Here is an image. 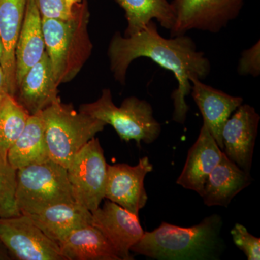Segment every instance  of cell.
<instances>
[{
    "label": "cell",
    "instance_id": "21",
    "mask_svg": "<svg viewBox=\"0 0 260 260\" xmlns=\"http://www.w3.org/2000/svg\"><path fill=\"white\" fill-rule=\"evenodd\" d=\"M59 246L65 260H121L102 233L91 224L72 232Z\"/></svg>",
    "mask_w": 260,
    "mask_h": 260
},
{
    "label": "cell",
    "instance_id": "19",
    "mask_svg": "<svg viewBox=\"0 0 260 260\" xmlns=\"http://www.w3.org/2000/svg\"><path fill=\"white\" fill-rule=\"evenodd\" d=\"M45 52L42 18L34 0L27 1L23 25L15 48L16 85Z\"/></svg>",
    "mask_w": 260,
    "mask_h": 260
},
{
    "label": "cell",
    "instance_id": "18",
    "mask_svg": "<svg viewBox=\"0 0 260 260\" xmlns=\"http://www.w3.org/2000/svg\"><path fill=\"white\" fill-rule=\"evenodd\" d=\"M28 215L58 245L75 230L91 224L92 220V212L76 202L59 203Z\"/></svg>",
    "mask_w": 260,
    "mask_h": 260
},
{
    "label": "cell",
    "instance_id": "31",
    "mask_svg": "<svg viewBox=\"0 0 260 260\" xmlns=\"http://www.w3.org/2000/svg\"><path fill=\"white\" fill-rule=\"evenodd\" d=\"M2 55H3V47H2V42L0 40V61H1Z\"/></svg>",
    "mask_w": 260,
    "mask_h": 260
},
{
    "label": "cell",
    "instance_id": "13",
    "mask_svg": "<svg viewBox=\"0 0 260 260\" xmlns=\"http://www.w3.org/2000/svg\"><path fill=\"white\" fill-rule=\"evenodd\" d=\"M47 53L24 75L17 85L15 98L30 115L61 101Z\"/></svg>",
    "mask_w": 260,
    "mask_h": 260
},
{
    "label": "cell",
    "instance_id": "4",
    "mask_svg": "<svg viewBox=\"0 0 260 260\" xmlns=\"http://www.w3.org/2000/svg\"><path fill=\"white\" fill-rule=\"evenodd\" d=\"M49 158L68 168L84 145L106 124L61 101L42 112Z\"/></svg>",
    "mask_w": 260,
    "mask_h": 260
},
{
    "label": "cell",
    "instance_id": "8",
    "mask_svg": "<svg viewBox=\"0 0 260 260\" xmlns=\"http://www.w3.org/2000/svg\"><path fill=\"white\" fill-rule=\"evenodd\" d=\"M246 0H173L174 26L171 37L191 30L220 32L240 14Z\"/></svg>",
    "mask_w": 260,
    "mask_h": 260
},
{
    "label": "cell",
    "instance_id": "11",
    "mask_svg": "<svg viewBox=\"0 0 260 260\" xmlns=\"http://www.w3.org/2000/svg\"><path fill=\"white\" fill-rule=\"evenodd\" d=\"M104 200L103 206L92 212L91 225L102 233L121 260L133 259L130 249L145 233L139 218L120 205Z\"/></svg>",
    "mask_w": 260,
    "mask_h": 260
},
{
    "label": "cell",
    "instance_id": "14",
    "mask_svg": "<svg viewBox=\"0 0 260 260\" xmlns=\"http://www.w3.org/2000/svg\"><path fill=\"white\" fill-rule=\"evenodd\" d=\"M221 150L205 124L188 151L184 169L177 184L202 196L207 178L223 157Z\"/></svg>",
    "mask_w": 260,
    "mask_h": 260
},
{
    "label": "cell",
    "instance_id": "7",
    "mask_svg": "<svg viewBox=\"0 0 260 260\" xmlns=\"http://www.w3.org/2000/svg\"><path fill=\"white\" fill-rule=\"evenodd\" d=\"M107 166L100 142L93 138L67 168L75 202L90 212L99 208L105 198Z\"/></svg>",
    "mask_w": 260,
    "mask_h": 260
},
{
    "label": "cell",
    "instance_id": "25",
    "mask_svg": "<svg viewBox=\"0 0 260 260\" xmlns=\"http://www.w3.org/2000/svg\"><path fill=\"white\" fill-rule=\"evenodd\" d=\"M234 244L244 253L248 260L260 259V239L253 236L240 223H237L231 232Z\"/></svg>",
    "mask_w": 260,
    "mask_h": 260
},
{
    "label": "cell",
    "instance_id": "5",
    "mask_svg": "<svg viewBox=\"0 0 260 260\" xmlns=\"http://www.w3.org/2000/svg\"><path fill=\"white\" fill-rule=\"evenodd\" d=\"M79 111L112 126L124 141L134 140L138 145L142 142L150 144L158 139L161 132L148 102L131 96L124 99L120 107H116L108 88L102 90L95 102L80 106Z\"/></svg>",
    "mask_w": 260,
    "mask_h": 260
},
{
    "label": "cell",
    "instance_id": "10",
    "mask_svg": "<svg viewBox=\"0 0 260 260\" xmlns=\"http://www.w3.org/2000/svg\"><path fill=\"white\" fill-rule=\"evenodd\" d=\"M153 169V164L147 156L140 158L135 166L108 164L104 199L120 205L138 216L148 199L145 189V178Z\"/></svg>",
    "mask_w": 260,
    "mask_h": 260
},
{
    "label": "cell",
    "instance_id": "23",
    "mask_svg": "<svg viewBox=\"0 0 260 260\" xmlns=\"http://www.w3.org/2000/svg\"><path fill=\"white\" fill-rule=\"evenodd\" d=\"M30 114L15 95L4 90L0 95V153L7 158L8 150L26 126Z\"/></svg>",
    "mask_w": 260,
    "mask_h": 260
},
{
    "label": "cell",
    "instance_id": "28",
    "mask_svg": "<svg viewBox=\"0 0 260 260\" xmlns=\"http://www.w3.org/2000/svg\"><path fill=\"white\" fill-rule=\"evenodd\" d=\"M9 252L4 245L0 242V260L10 259Z\"/></svg>",
    "mask_w": 260,
    "mask_h": 260
},
{
    "label": "cell",
    "instance_id": "20",
    "mask_svg": "<svg viewBox=\"0 0 260 260\" xmlns=\"http://www.w3.org/2000/svg\"><path fill=\"white\" fill-rule=\"evenodd\" d=\"M7 159L15 170L50 159L42 112L30 116L23 133L8 150Z\"/></svg>",
    "mask_w": 260,
    "mask_h": 260
},
{
    "label": "cell",
    "instance_id": "6",
    "mask_svg": "<svg viewBox=\"0 0 260 260\" xmlns=\"http://www.w3.org/2000/svg\"><path fill=\"white\" fill-rule=\"evenodd\" d=\"M15 200L25 215L59 204L74 203L66 168L49 160L17 170Z\"/></svg>",
    "mask_w": 260,
    "mask_h": 260
},
{
    "label": "cell",
    "instance_id": "2",
    "mask_svg": "<svg viewBox=\"0 0 260 260\" xmlns=\"http://www.w3.org/2000/svg\"><path fill=\"white\" fill-rule=\"evenodd\" d=\"M223 223L216 214L191 227L162 222L153 232H145L130 251L158 260L218 259L224 246Z\"/></svg>",
    "mask_w": 260,
    "mask_h": 260
},
{
    "label": "cell",
    "instance_id": "16",
    "mask_svg": "<svg viewBox=\"0 0 260 260\" xmlns=\"http://www.w3.org/2000/svg\"><path fill=\"white\" fill-rule=\"evenodd\" d=\"M28 0H0V40L3 47L0 66L5 76V89L15 95V48L23 25Z\"/></svg>",
    "mask_w": 260,
    "mask_h": 260
},
{
    "label": "cell",
    "instance_id": "3",
    "mask_svg": "<svg viewBox=\"0 0 260 260\" xmlns=\"http://www.w3.org/2000/svg\"><path fill=\"white\" fill-rule=\"evenodd\" d=\"M42 18L45 51L58 85L74 79L93 49L88 32L90 11L87 0L72 8L68 19Z\"/></svg>",
    "mask_w": 260,
    "mask_h": 260
},
{
    "label": "cell",
    "instance_id": "24",
    "mask_svg": "<svg viewBox=\"0 0 260 260\" xmlns=\"http://www.w3.org/2000/svg\"><path fill=\"white\" fill-rule=\"evenodd\" d=\"M17 170L0 153V218L21 214L15 200Z\"/></svg>",
    "mask_w": 260,
    "mask_h": 260
},
{
    "label": "cell",
    "instance_id": "30",
    "mask_svg": "<svg viewBox=\"0 0 260 260\" xmlns=\"http://www.w3.org/2000/svg\"><path fill=\"white\" fill-rule=\"evenodd\" d=\"M64 3H66L67 6L68 7L70 10H72L73 7L77 3H79L80 0H64Z\"/></svg>",
    "mask_w": 260,
    "mask_h": 260
},
{
    "label": "cell",
    "instance_id": "27",
    "mask_svg": "<svg viewBox=\"0 0 260 260\" xmlns=\"http://www.w3.org/2000/svg\"><path fill=\"white\" fill-rule=\"evenodd\" d=\"M43 18L68 19L72 10L67 6L64 0H34Z\"/></svg>",
    "mask_w": 260,
    "mask_h": 260
},
{
    "label": "cell",
    "instance_id": "12",
    "mask_svg": "<svg viewBox=\"0 0 260 260\" xmlns=\"http://www.w3.org/2000/svg\"><path fill=\"white\" fill-rule=\"evenodd\" d=\"M259 120L254 107L242 104L222 129L223 153L245 172L251 171Z\"/></svg>",
    "mask_w": 260,
    "mask_h": 260
},
{
    "label": "cell",
    "instance_id": "17",
    "mask_svg": "<svg viewBox=\"0 0 260 260\" xmlns=\"http://www.w3.org/2000/svg\"><path fill=\"white\" fill-rule=\"evenodd\" d=\"M252 181L250 172L238 167L223 153L220 161L207 178L201 197L207 206L227 208L234 197Z\"/></svg>",
    "mask_w": 260,
    "mask_h": 260
},
{
    "label": "cell",
    "instance_id": "26",
    "mask_svg": "<svg viewBox=\"0 0 260 260\" xmlns=\"http://www.w3.org/2000/svg\"><path fill=\"white\" fill-rule=\"evenodd\" d=\"M238 73L241 75H252L258 77L260 74V43L243 51L238 65Z\"/></svg>",
    "mask_w": 260,
    "mask_h": 260
},
{
    "label": "cell",
    "instance_id": "1",
    "mask_svg": "<svg viewBox=\"0 0 260 260\" xmlns=\"http://www.w3.org/2000/svg\"><path fill=\"white\" fill-rule=\"evenodd\" d=\"M108 56L114 78L122 85L125 84L130 64L140 57H147L172 72L178 83L172 95L174 106L173 120L182 124L189 109L185 101L191 93L189 78L204 80L211 70L210 61L204 53L197 50L191 38L181 35L165 39L158 34L153 20L131 37H122L120 32H115L109 44Z\"/></svg>",
    "mask_w": 260,
    "mask_h": 260
},
{
    "label": "cell",
    "instance_id": "29",
    "mask_svg": "<svg viewBox=\"0 0 260 260\" xmlns=\"http://www.w3.org/2000/svg\"><path fill=\"white\" fill-rule=\"evenodd\" d=\"M4 90H6L5 85V76L3 69H2L1 66H0V95Z\"/></svg>",
    "mask_w": 260,
    "mask_h": 260
},
{
    "label": "cell",
    "instance_id": "9",
    "mask_svg": "<svg viewBox=\"0 0 260 260\" xmlns=\"http://www.w3.org/2000/svg\"><path fill=\"white\" fill-rule=\"evenodd\" d=\"M0 242L19 260H65L60 248L28 215L0 218Z\"/></svg>",
    "mask_w": 260,
    "mask_h": 260
},
{
    "label": "cell",
    "instance_id": "22",
    "mask_svg": "<svg viewBox=\"0 0 260 260\" xmlns=\"http://www.w3.org/2000/svg\"><path fill=\"white\" fill-rule=\"evenodd\" d=\"M115 1L125 13L127 27L124 37H131L141 31L153 20H156L162 28L169 30L174 26V10L168 0Z\"/></svg>",
    "mask_w": 260,
    "mask_h": 260
},
{
    "label": "cell",
    "instance_id": "15",
    "mask_svg": "<svg viewBox=\"0 0 260 260\" xmlns=\"http://www.w3.org/2000/svg\"><path fill=\"white\" fill-rule=\"evenodd\" d=\"M191 95L203 115L204 124L209 129L219 148L223 150L222 129L232 113L242 105V97L232 96L221 90L202 83L196 78H189Z\"/></svg>",
    "mask_w": 260,
    "mask_h": 260
}]
</instances>
